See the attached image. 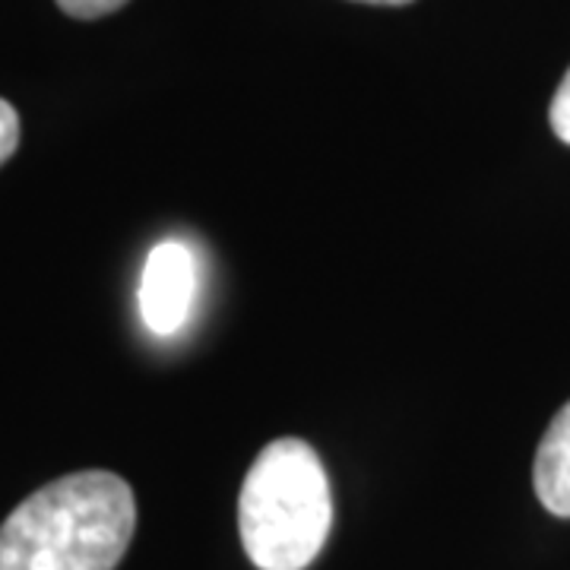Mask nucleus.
Wrapping results in <instances>:
<instances>
[{
    "mask_svg": "<svg viewBox=\"0 0 570 570\" xmlns=\"http://www.w3.org/2000/svg\"><path fill=\"white\" fill-rule=\"evenodd\" d=\"M355 3H374V7H406L412 0H355Z\"/></svg>",
    "mask_w": 570,
    "mask_h": 570,
    "instance_id": "nucleus-8",
    "label": "nucleus"
},
{
    "mask_svg": "<svg viewBox=\"0 0 570 570\" xmlns=\"http://www.w3.org/2000/svg\"><path fill=\"white\" fill-rule=\"evenodd\" d=\"M197 288V266L181 242H163L146 257L140 283V314L159 336L175 333L187 321Z\"/></svg>",
    "mask_w": 570,
    "mask_h": 570,
    "instance_id": "nucleus-3",
    "label": "nucleus"
},
{
    "mask_svg": "<svg viewBox=\"0 0 570 570\" xmlns=\"http://www.w3.org/2000/svg\"><path fill=\"white\" fill-rule=\"evenodd\" d=\"M134 530L137 501L121 475L73 472L0 523V570H115Z\"/></svg>",
    "mask_w": 570,
    "mask_h": 570,
    "instance_id": "nucleus-1",
    "label": "nucleus"
},
{
    "mask_svg": "<svg viewBox=\"0 0 570 570\" xmlns=\"http://www.w3.org/2000/svg\"><path fill=\"white\" fill-rule=\"evenodd\" d=\"M532 485L549 513L570 517V403L558 409L535 450Z\"/></svg>",
    "mask_w": 570,
    "mask_h": 570,
    "instance_id": "nucleus-4",
    "label": "nucleus"
},
{
    "mask_svg": "<svg viewBox=\"0 0 570 570\" xmlns=\"http://www.w3.org/2000/svg\"><path fill=\"white\" fill-rule=\"evenodd\" d=\"M124 3L127 0H58V7L73 20H99V17L121 10Z\"/></svg>",
    "mask_w": 570,
    "mask_h": 570,
    "instance_id": "nucleus-7",
    "label": "nucleus"
},
{
    "mask_svg": "<svg viewBox=\"0 0 570 570\" xmlns=\"http://www.w3.org/2000/svg\"><path fill=\"white\" fill-rule=\"evenodd\" d=\"M549 121H551V130H554V137L570 146V70L564 73V80H561L558 92H554V99H551Z\"/></svg>",
    "mask_w": 570,
    "mask_h": 570,
    "instance_id": "nucleus-5",
    "label": "nucleus"
},
{
    "mask_svg": "<svg viewBox=\"0 0 570 570\" xmlns=\"http://www.w3.org/2000/svg\"><path fill=\"white\" fill-rule=\"evenodd\" d=\"M17 146H20V115L7 99H0V165L17 153Z\"/></svg>",
    "mask_w": 570,
    "mask_h": 570,
    "instance_id": "nucleus-6",
    "label": "nucleus"
},
{
    "mask_svg": "<svg viewBox=\"0 0 570 570\" xmlns=\"http://www.w3.org/2000/svg\"><path fill=\"white\" fill-rule=\"evenodd\" d=\"M333 527L330 479L311 444L279 438L247 469L238 498L242 546L254 568L305 570Z\"/></svg>",
    "mask_w": 570,
    "mask_h": 570,
    "instance_id": "nucleus-2",
    "label": "nucleus"
}]
</instances>
